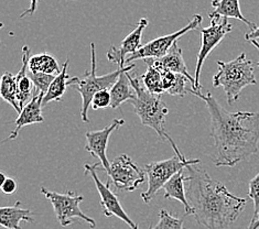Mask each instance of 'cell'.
<instances>
[{
    "instance_id": "cell-18",
    "label": "cell",
    "mask_w": 259,
    "mask_h": 229,
    "mask_svg": "<svg viewBox=\"0 0 259 229\" xmlns=\"http://www.w3.org/2000/svg\"><path fill=\"white\" fill-rule=\"evenodd\" d=\"M131 72H122L116 83L110 87V96H112V104L110 108H118L125 102H132L136 97V90L131 80Z\"/></svg>"
},
{
    "instance_id": "cell-33",
    "label": "cell",
    "mask_w": 259,
    "mask_h": 229,
    "mask_svg": "<svg viewBox=\"0 0 259 229\" xmlns=\"http://www.w3.org/2000/svg\"><path fill=\"white\" fill-rule=\"evenodd\" d=\"M245 39L247 41H251V40H257L259 39V26L255 29L250 31L249 33H246L245 34Z\"/></svg>"
},
{
    "instance_id": "cell-4",
    "label": "cell",
    "mask_w": 259,
    "mask_h": 229,
    "mask_svg": "<svg viewBox=\"0 0 259 229\" xmlns=\"http://www.w3.org/2000/svg\"><path fill=\"white\" fill-rule=\"evenodd\" d=\"M219 71L213 76L214 87H222L228 105L238 101L240 93L249 85H256L254 63L242 53L230 62L218 61Z\"/></svg>"
},
{
    "instance_id": "cell-2",
    "label": "cell",
    "mask_w": 259,
    "mask_h": 229,
    "mask_svg": "<svg viewBox=\"0 0 259 229\" xmlns=\"http://www.w3.org/2000/svg\"><path fill=\"white\" fill-rule=\"evenodd\" d=\"M187 197L196 221L206 229H228L245 208L246 201L232 194L196 164L187 166Z\"/></svg>"
},
{
    "instance_id": "cell-19",
    "label": "cell",
    "mask_w": 259,
    "mask_h": 229,
    "mask_svg": "<svg viewBox=\"0 0 259 229\" xmlns=\"http://www.w3.org/2000/svg\"><path fill=\"white\" fill-rule=\"evenodd\" d=\"M20 205L18 201L14 206L0 208V225L7 229H21L20 221L34 222L31 210L21 208Z\"/></svg>"
},
{
    "instance_id": "cell-11",
    "label": "cell",
    "mask_w": 259,
    "mask_h": 229,
    "mask_svg": "<svg viewBox=\"0 0 259 229\" xmlns=\"http://www.w3.org/2000/svg\"><path fill=\"white\" fill-rule=\"evenodd\" d=\"M97 164H90L86 163L84 165L85 173L86 174H90L93 178V181L95 183V187L100 193L101 196V205L104 210V215L106 217H110V216H116L118 217L120 220L125 221L126 224L131 227V229H139L138 225L132 220V218L129 217L127 213L125 212V209L122 208L120 201L118 199L114 192L110 190V184L106 182V184L103 183L100 177L97 176Z\"/></svg>"
},
{
    "instance_id": "cell-25",
    "label": "cell",
    "mask_w": 259,
    "mask_h": 229,
    "mask_svg": "<svg viewBox=\"0 0 259 229\" xmlns=\"http://www.w3.org/2000/svg\"><path fill=\"white\" fill-rule=\"evenodd\" d=\"M149 229H183V219L177 218L165 209H161L159 213L158 224Z\"/></svg>"
},
{
    "instance_id": "cell-26",
    "label": "cell",
    "mask_w": 259,
    "mask_h": 229,
    "mask_svg": "<svg viewBox=\"0 0 259 229\" xmlns=\"http://www.w3.org/2000/svg\"><path fill=\"white\" fill-rule=\"evenodd\" d=\"M29 76L31 77L32 82L35 87V93H43L46 95L49 87H50L51 83L55 78L54 74H46V73H34L29 71Z\"/></svg>"
},
{
    "instance_id": "cell-29",
    "label": "cell",
    "mask_w": 259,
    "mask_h": 229,
    "mask_svg": "<svg viewBox=\"0 0 259 229\" xmlns=\"http://www.w3.org/2000/svg\"><path fill=\"white\" fill-rule=\"evenodd\" d=\"M110 104H112V96H110V90L109 89H103L97 91L94 95L93 100H92L91 106L94 110L102 109V108H107L110 107Z\"/></svg>"
},
{
    "instance_id": "cell-15",
    "label": "cell",
    "mask_w": 259,
    "mask_h": 229,
    "mask_svg": "<svg viewBox=\"0 0 259 229\" xmlns=\"http://www.w3.org/2000/svg\"><path fill=\"white\" fill-rule=\"evenodd\" d=\"M153 64L159 71H171L186 75L191 84V89H195V78L188 71L186 62L183 60L182 50L179 45L174 44L164 57L160 59H153Z\"/></svg>"
},
{
    "instance_id": "cell-10",
    "label": "cell",
    "mask_w": 259,
    "mask_h": 229,
    "mask_svg": "<svg viewBox=\"0 0 259 229\" xmlns=\"http://www.w3.org/2000/svg\"><path fill=\"white\" fill-rule=\"evenodd\" d=\"M203 20L201 15H194L192 17V20H191L186 27H183L179 31L176 32L168 34V35H162L159 36V38L152 40L150 42H147L146 44L141 45L139 50L132 54L131 57L126 59V64H131L132 62L136 60H145V59H160L164 57V55L169 52L172 45L176 44L177 41L183 36L186 33L190 32V31L195 30L199 28Z\"/></svg>"
},
{
    "instance_id": "cell-13",
    "label": "cell",
    "mask_w": 259,
    "mask_h": 229,
    "mask_svg": "<svg viewBox=\"0 0 259 229\" xmlns=\"http://www.w3.org/2000/svg\"><path fill=\"white\" fill-rule=\"evenodd\" d=\"M148 19L141 18L137 26L129 33L126 38L121 41L120 47H112L107 52V59L112 63L118 65V67L126 66V55L134 54L141 48V38L145 29L148 27Z\"/></svg>"
},
{
    "instance_id": "cell-32",
    "label": "cell",
    "mask_w": 259,
    "mask_h": 229,
    "mask_svg": "<svg viewBox=\"0 0 259 229\" xmlns=\"http://www.w3.org/2000/svg\"><path fill=\"white\" fill-rule=\"evenodd\" d=\"M38 3L39 0H30V7L22 12L20 15V18H24L29 15H33L36 11V8H38Z\"/></svg>"
},
{
    "instance_id": "cell-12",
    "label": "cell",
    "mask_w": 259,
    "mask_h": 229,
    "mask_svg": "<svg viewBox=\"0 0 259 229\" xmlns=\"http://www.w3.org/2000/svg\"><path fill=\"white\" fill-rule=\"evenodd\" d=\"M122 125H125L124 119H114L108 127H105L102 130H97V131H88L85 134V150L100 160L102 170L105 172H107L110 166V162L107 159L106 153L109 137L112 132H114L115 130H117L118 127Z\"/></svg>"
},
{
    "instance_id": "cell-9",
    "label": "cell",
    "mask_w": 259,
    "mask_h": 229,
    "mask_svg": "<svg viewBox=\"0 0 259 229\" xmlns=\"http://www.w3.org/2000/svg\"><path fill=\"white\" fill-rule=\"evenodd\" d=\"M108 184L115 185L119 191L134 192L146 181L147 173L140 169L127 154H120L110 161L109 170L106 172Z\"/></svg>"
},
{
    "instance_id": "cell-14",
    "label": "cell",
    "mask_w": 259,
    "mask_h": 229,
    "mask_svg": "<svg viewBox=\"0 0 259 229\" xmlns=\"http://www.w3.org/2000/svg\"><path fill=\"white\" fill-rule=\"evenodd\" d=\"M43 97H45L43 93H34L31 101L26 104V106L22 108L21 113L19 114V117L17 118L15 129L10 132L8 138H6L4 140V142L16 139L18 137V134H19V131L23 127L33 125V123H41L45 121V118H43L42 116Z\"/></svg>"
},
{
    "instance_id": "cell-31",
    "label": "cell",
    "mask_w": 259,
    "mask_h": 229,
    "mask_svg": "<svg viewBox=\"0 0 259 229\" xmlns=\"http://www.w3.org/2000/svg\"><path fill=\"white\" fill-rule=\"evenodd\" d=\"M162 74V87L164 91H168L176 80V74L171 71H160Z\"/></svg>"
},
{
    "instance_id": "cell-6",
    "label": "cell",
    "mask_w": 259,
    "mask_h": 229,
    "mask_svg": "<svg viewBox=\"0 0 259 229\" xmlns=\"http://www.w3.org/2000/svg\"><path fill=\"white\" fill-rule=\"evenodd\" d=\"M201 163L200 159L193 160H182L177 154L170 159L156 161L149 164L145 165V171L148 176V189L141 194V200L146 204L150 203V201L156 196L159 190L163 189L165 183L182 169H186L191 164Z\"/></svg>"
},
{
    "instance_id": "cell-7",
    "label": "cell",
    "mask_w": 259,
    "mask_h": 229,
    "mask_svg": "<svg viewBox=\"0 0 259 229\" xmlns=\"http://www.w3.org/2000/svg\"><path fill=\"white\" fill-rule=\"evenodd\" d=\"M41 193L51 202L54 208L55 216H57L59 224L62 227H67L73 224L74 219H81L88 222L89 226L94 229L96 222L93 218L85 215L79 208V204L84 201V197L79 194L69 192L66 194L57 193V192L49 191L46 188H41Z\"/></svg>"
},
{
    "instance_id": "cell-22",
    "label": "cell",
    "mask_w": 259,
    "mask_h": 229,
    "mask_svg": "<svg viewBox=\"0 0 259 229\" xmlns=\"http://www.w3.org/2000/svg\"><path fill=\"white\" fill-rule=\"evenodd\" d=\"M29 71L34 73H46L58 75L61 69L58 61L48 53L35 54L29 60Z\"/></svg>"
},
{
    "instance_id": "cell-21",
    "label": "cell",
    "mask_w": 259,
    "mask_h": 229,
    "mask_svg": "<svg viewBox=\"0 0 259 229\" xmlns=\"http://www.w3.org/2000/svg\"><path fill=\"white\" fill-rule=\"evenodd\" d=\"M67 67H69V59L65 60L62 65V71L55 76L45 97H43V106H47L51 102H60L62 100L67 87V80L71 78L67 75Z\"/></svg>"
},
{
    "instance_id": "cell-5",
    "label": "cell",
    "mask_w": 259,
    "mask_h": 229,
    "mask_svg": "<svg viewBox=\"0 0 259 229\" xmlns=\"http://www.w3.org/2000/svg\"><path fill=\"white\" fill-rule=\"evenodd\" d=\"M91 71H86L82 77H72L67 80V86H73L82 96L81 118L83 122L89 123V108L92 104L94 95L103 89H110L116 83L120 74L124 71H132L135 64H129L124 67H118L116 71L108 73L106 75H96V51L95 44L91 43Z\"/></svg>"
},
{
    "instance_id": "cell-1",
    "label": "cell",
    "mask_w": 259,
    "mask_h": 229,
    "mask_svg": "<svg viewBox=\"0 0 259 229\" xmlns=\"http://www.w3.org/2000/svg\"><path fill=\"white\" fill-rule=\"evenodd\" d=\"M192 94L205 102L211 116V137L217 149L215 165L232 168L257 154L259 113H230L220 106L211 93L203 95L201 91H192Z\"/></svg>"
},
{
    "instance_id": "cell-28",
    "label": "cell",
    "mask_w": 259,
    "mask_h": 229,
    "mask_svg": "<svg viewBox=\"0 0 259 229\" xmlns=\"http://www.w3.org/2000/svg\"><path fill=\"white\" fill-rule=\"evenodd\" d=\"M187 82H190L189 78L183 75V74H176V80L172 87L166 91L171 96H179V97H186L189 89L187 88Z\"/></svg>"
},
{
    "instance_id": "cell-16",
    "label": "cell",
    "mask_w": 259,
    "mask_h": 229,
    "mask_svg": "<svg viewBox=\"0 0 259 229\" xmlns=\"http://www.w3.org/2000/svg\"><path fill=\"white\" fill-rule=\"evenodd\" d=\"M29 60H30V48L26 44L22 47V65L20 71L16 75L17 87H18V103L22 110L31 98L33 97L34 84L31 77L29 76Z\"/></svg>"
},
{
    "instance_id": "cell-27",
    "label": "cell",
    "mask_w": 259,
    "mask_h": 229,
    "mask_svg": "<svg viewBox=\"0 0 259 229\" xmlns=\"http://www.w3.org/2000/svg\"><path fill=\"white\" fill-rule=\"evenodd\" d=\"M248 196L254 202V216L250 221V224H252L259 219V173L254 178L250 179Z\"/></svg>"
},
{
    "instance_id": "cell-24",
    "label": "cell",
    "mask_w": 259,
    "mask_h": 229,
    "mask_svg": "<svg viewBox=\"0 0 259 229\" xmlns=\"http://www.w3.org/2000/svg\"><path fill=\"white\" fill-rule=\"evenodd\" d=\"M0 96L5 102L10 104L18 114L21 113V108L18 103V87L17 80L14 74L5 72L2 77V85H0Z\"/></svg>"
},
{
    "instance_id": "cell-17",
    "label": "cell",
    "mask_w": 259,
    "mask_h": 229,
    "mask_svg": "<svg viewBox=\"0 0 259 229\" xmlns=\"http://www.w3.org/2000/svg\"><path fill=\"white\" fill-rule=\"evenodd\" d=\"M186 169H182L178 173H176V174L165 183V185L163 187V191H164V199H172L180 202L184 206V212H186L184 215L188 216V215H192L193 210L187 197L186 183H187L188 176L184 175V170Z\"/></svg>"
},
{
    "instance_id": "cell-8",
    "label": "cell",
    "mask_w": 259,
    "mask_h": 229,
    "mask_svg": "<svg viewBox=\"0 0 259 229\" xmlns=\"http://www.w3.org/2000/svg\"><path fill=\"white\" fill-rule=\"evenodd\" d=\"M211 24L201 30V48L197 53V62L195 67V89H189V91H201L202 86L200 84L201 70L203 64L215 48L223 41L225 36L232 31V24L227 21V18L222 17H208Z\"/></svg>"
},
{
    "instance_id": "cell-20",
    "label": "cell",
    "mask_w": 259,
    "mask_h": 229,
    "mask_svg": "<svg viewBox=\"0 0 259 229\" xmlns=\"http://www.w3.org/2000/svg\"><path fill=\"white\" fill-rule=\"evenodd\" d=\"M212 7L214 10L209 12L208 17H222V18H234L243 21L245 24H247L250 31L257 28L254 22L249 21L248 19L243 16L240 11L239 0H212Z\"/></svg>"
},
{
    "instance_id": "cell-34",
    "label": "cell",
    "mask_w": 259,
    "mask_h": 229,
    "mask_svg": "<svg viewBox=\"0 0 259 229\" xmlns=\"http://www.w3.org/2000/svg\"><path fill=\"white\" fill-rule=\"evenodd\" d=\"M247 229H259V219L256 222H252V224H249Z\"/></svg>"
},
{
    "instance_id": "cell-3",
    "label": "cell",
    "mask_w": 259,
    "mask_h": 229,
    "mask_svg": "<svg viewBox=\"0 0 259 229\" xmlns=\"http://www.w3.org/2000/svg\"><path fill=\"white\" fill-rule=\"evenodd\" d=\"M131 80L136 90V97L131 103L141 123L155 130L161 141L168 140L177 156L182 160H186L187 158L178 149L175 141L165 130V118L169 114V109L161 100V95H156L148 91L143 84L141 76H134L131 73Z\"/></svg>"
},
{
    "instance_id": "cell-30",
    "label": "cell",
    "mask_w": 259,
    "mask_h": 229,
    "mask_svg": "<svg viewBox=\"0 0 259 229\" xmlns=\"http://www.w3.org/2000/svg\"><path fill=\"white\" fill-rule=\"evenodd\" d=\"M0 176H2V191L6 195L14 194L17 190V183L15 179L11 177H6L4 173H0Z\"/></svg>"
},
{
    "instance_id": "cell-23",
    "label": "cell",
    "mask_w": 259,
    "mask_h": 229,
    "mask_svg": "<svg viewBox=\"0 0 259 229\" xmlns=\"http://www.w3.org/2000/svg\"><path fill=\"white\" fill-rule=\"evenodd\" d=\"M147 71L141 75V80L148 91L156 95L164 93L162 87V74L153 64V59H145Z\"/></svg>"
},
{
    "instance_id": "cell-35",
    "label": "cell",
    "mask_w": 259,
    "mask_h": 229,
    "mask_svg": "<svg viewBox=\"0 0 259 229\" xmlns=\"http://www.w3.org/2000/svg\"><path fill=\"white\" fill-rule=\"evenodd\" d=\"M250 43H251V44L254 45V47L257 49L258 52H259V43L257 42V40H251V41H250ZM257 66H258V69H259V62L257 63Z\"/></svg>"
}]
</instances>
